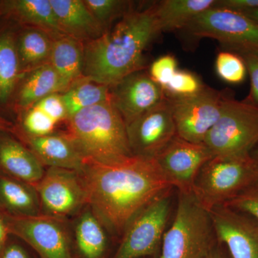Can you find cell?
Here are the masks:
<instances>
[{"instance_id": "obj_1", "label": "cell", "mask_w": 258, "mask_h": 258, "mask_svg": "<svg viewBox=\"0 0 258 258\" xmlns=\"http://www.w3.org/2000/svg\"><path fill=\"white\" fill-rule=\"evenodd\" d=\"M86 205L120 233L140 210L173 187L156 159L132 156L111 164L85 161L79 171Z\"/></svg>"}, {"instance_id": "obj_2", "label": "cell", "mask_w": 258, "mask_h": 258, "mask_svg": "<svg viewBox=\"0 0 258 258\" xmlns=\"http://www.w3.org/2000/svg\"><path fill=\"white\" fill-rule=\"evenodd\" d=\"M161 33L154 5L132 10L114 28L84 45L83 76L98 83L113 86L144 69V53Z\"/></svg>"}, {"instance_id": "obj_3", "label": "cell", "mask_w": 258, "mask_h": 258, "mask_svg": "<svg viewBox=\"0 0 258 258\" xmlns=\"http://www.w3.org/2000/svg\"><path fill=\"white\" fill-rule=\"evenodd\" d=\"M67 135L85 161L111 164L132 157L126 125L110 101L70 117Z\"/></svg>"}, {"instance_id": "obj_4", "label": "cell", "mask_w": 258, "mask_h": 258, "mask_svg": "<svg viewBox=\"0 0 258 258\" xmlns=\"http://www.w3.org/2000/svg\"><path fill=\"white\" fill-rule=\"evenodd\" d=\"M258 181V163L251 158L214 156L199 172L192 194L210 212Z\"/></svg>"}, {"instance_id": "obj_5", "label": "cell", "mask_w": 258, "mask_h": 258, "mask_svg": "<svg viewBox=\"0 0 258 258\" xmlns=\"http://www.w3.org/2000/svg\"><path fill=\"white\" fill-rule=\"evenodd\" d=\"M210 212L192 193H180L174 222L163 237L157 258H205L215 244Z\"/></svg>"}, {"instance_id": "obj_6", "label": "cell", "mask_w": 258, "mask_h": 258, "mask_svg": "<svg viewBox=\"0 0 258 258\" xmlns=\"http://www.w3.org/2000/svg\"><path fill=\"white\" fill-rule=\"evenodd\" d=\"M258 143V107L226 97L220 119L204 144L214 156L245 157Z\"/></svg>"}, {"instance_id": "obj_7", "label": "cell", "mask_w": 258, "mask_h": 258, "mask_svg": "<svg viewBox=\"0 0 258 258\" xmlns=\"http://www.w3.org/2000/svg\"><path fill=\"white\" fill-rule=\"evenodd\" d=\"M184 30L196 37L215 39L232 52L258 51V23L241 13L213 7L194 18Z\"/></svg>"}, {"instance_id": "obj_8", "label": "cell", "mask_w": 258, "mask_h": 258, "mask_svg": "<svg viewBox=\"0 0 258 258\" xmlns=\"http://www.w3.org/2000/svg\"><path fill=\"white\" fill-rule=\"evenodd\" d=\"M169 193L148 204L129 222L113 258H144L159 253L169 219Z\"/></svg>"}, {"instance_id": "obj_9", "label": "cell", "mask_w": 258, "mask_h": 258, "mask_svg": "<svg viewBox=\"0 0 258 258\" xmlns=\"http://www.w3.org/2000/svg\"><path fill=\"white\" fill-rule=\"evenodd\" d=\"M168 98L176 135L192 143L203 144L221 116L226 96L205 86L194 96Z\"/></svg>"}, {"instance_id": "obj_10", "label": "cell", "mask_w": 258, "mask_h": 258, "mask_svg": "<svg viewBox=\"0 0 258 258\" xmlns=\"http://www.w3.org/2000/svg\"><path fill=\"white\" fill-rule=\"evenodd\" d=\"M8 232L18 236L41 258H73L69 237L61 219L37 216H9L4 220Z\"/></svg>"}, {"instance_id": "obj_11", "label": "cell", "mask_w": 258, "mask_h": 258, "mask_svg": "<svg viewBox=\"0 0 258 258\" xmlns=\"http://www.w3.org/2000/svg\"><path fill=\"white\" fill-rule=\"evenodd\" d=\"M134 156L155 159L176 136L170 101L167 96L157 106L127 125Z\"/></svg>"}, {"instance_id": "obj_12", "label": "cell", "mask_w": 258, "mask_h": 258, "mask_svg": "<svg viewBox=\"0 0 258 258\" xmlns=\"http://www.w3.org/2000/svg\"><path fill=\"white\" fill-rule=\"evenodd\" d=\"M213 157L205 144L192 143L176 135L155 159L173 187L190 194L199 172Z\"/></svg>"}, {"instance_id": "obj_13", "label": "cell", "mask_w": 258, "mask_h": 258, "mask_svg": "<svg viewBox=\"0 0 258 258\" xmlns=\"http://www.w3.org/2000/svg\"><path fill=\"white\" fill-rule=\"evenodd\" d=\"M35 188L48 216L62 219L86 205V191L78 171L50 167Z\"/></svg>"}, {"instance_id": "obj_14", "label": "cell", "mask_w": 258, "mask_h": 258, "mask_svg": "<svg viewBox=\"0 0 258 258\" xmlns=\"http://www.w3.org/2000/svg\"><path fill=\"white\" fill-rule=\"evenodd\" d=\"M210 212L212 227L230 258H258V223L252 217L222 205Z\"/></svg>"}, {"instance_id": "obj_15", "label": "cell", "mask_w": 258, "mask_h": 258, "mask_svg": "<svg viewBox=\"0 0 258 258\" xmlns=\"http://www.w3.org/2000/svg\"><path fill=\"white\" fill-rule=\"evenodd\" d=\"M111 101L125 125L132 123L166 98L163 88L142 71L111 86Z\"/></svg>"}, {"instance_id": "obj_16", "label": "cell", "mask_w": 258, "mask_h": 258, "mask_svg": "<svg viewBox=\"0 0 258 258\" xmlns=\"http://www.w3.org/2000/svg\"><path fill=\"white\" fill-rule=\"evenodd\" d=\"M29 149L42 165L78 171L84 160L67 134L34 137L25 134Z\"/></svg>"}, {"instance_id": "obj_17", "label": "cell", "mask_w": 258, "mask_h": 258, "mask_svg": "<svg viewBox=\"0 0 258 258\" xmlns=\"http://www.w3.org/2000/svg\"><path fill=\"white\" fill-rule=\"evenodd\" d=\"M50 3L64 35L84 44L106 32L88 9L84 0H50Z\"/></svg>"}, {"instance_id": "obj_18", "label": "cell", "mask_w": 258, "mask_h": 258, "mask_svg": "<svg viewBox=\"0 0 258 258\" xmlns=\"http://www.w3.org/2000/svg\"><path fill=\"white\" fill-rule=\"evenodd\" d=\"M0 167L14 179L34 187L45 172L30 149L9 137H0Z\"/></svg>"}, {"instance_id": "obj_19", "label": "cell", "mask_w": 258, "mask_h": 258, "mask_svg": "<svg viewBox=\"0 0 258 258\" xmlns=\"http://www.w3.org/2000/svg\"><path fill=\"white\" fill-rule=\"evenodd\" d=\"M50 64L60 76L67 91L73 84L84 78L83 42L66 35L52 39Z\"/></svg>"}, {"instance_id": "obj_20", "label": "cell", "mask_w": 258, "mask_h": 258, "mask_svg": "<svg viewBox=\"0 0 258 258\" xmlns=\"http://www.w3.org/2000/svg\"><path fill=\"white\" fill-rule=\"evenodd\" d=\"M216 0H164L154 5L161 32L184 29L195 17L213 8Z\"/></svg>"}, {"instance_id": "obj_21", "label": "cell", "mask_w": 258, "mask_h": 258, "mask_svg": "<svg viewBox=\"0 0 258 258\" xmlns=\"http://www.w3.org/2000/svg\"><path fill=\"white\" fill-rule=\"evenodd\" d=\"M66 91L60 76L50 63L44 64L28 73L18 94L20 108H31L37 102L52 93Z\"/></svg>"}, {"instance_id": "obj_22", "label": "cell", "mask_w": 258, "mask_h": 258, "mask_svg": "<svg viewBox=\"0 0 258 258\" xmlns=\"http://www.w3.org/2000/svg\"><path fill=\"white\" fill-rule=\"evenodd\" d=\"M20 72L30 73L50 63L52 39L39 29H27L16 41Z\"/></svg>"}, {"instance_id": "obj_23", "label": "cell", "mask_w": 258, "mask_h": 258, "mask_svg": "<svg viewBox=\"0 0 258 258\" xmlns=\"http://www.w3.org/2000/svg\"><path fill=\"white\" fill-rule=\"evenodd\" d=\"M0 200L15 216L40 215V202L35 188L14 178H0Z\"/></svg>"}, {"instance_id": "obj_24", "label": "cell", "mask_w": 258, "mask_h": 258, "mask_svg": "<svg viewBox=\"0 0 258 258\" xmlns=\"http://www.w3.org/2000/svg\"><path fill=\"white\" fill-rule=\"evenodd\" d=\"M10 6L22 22L46 32L51 38L64 35L50 0H16L11 2Z\"/></svg>"}, {"instance_id": "obj_25", "label": "cell", "mask_w": 258, "mask_h": 258, "mask_svg": "<svg viewBox=\"0 0 258 258\" xmlns=\"http://www.w3.org/2000/svg\"><path fill=\"white\" fill-rule=\"evenodd\" d=\"M111 86L83 78L61 93L69 118L78 112L111 100Z\"/></svg>"}, {"instance_id": "obj_26", "label": "cell", "mask_w": 258, "mask_h": 258, "mask_svg": "<svg viewBox=\"0 0 258 258\" xmlns=\"http://www.w3.org/2000/svg\"><path fill=\"white\" fill-rule=\"evenodd\" d=\"M91 210L83 213L76 224V244L85 258H101L106 252V235L103 223Z\"/></svg>"}, {"instance_id": "obj_27", "label": "cell", "mask_w": 258, "mask_h": 258, "mask_svg": "<svg viewBox=\"0 0 258 258\" xmlns=\"http://www.w3.org/2000/svg\"><path fill=\"white\" fill-rule=\"evenodd\" d=\"M21 76L16 41L10 32L0 36V103L9 100Z\"/></svg>"}, {"instance_id": "obj_28", "label": "cell", "mask_w": 258, "mask_h": 258, "mask_svg": "<svg viewBox=\"0 0 258 258\" xmlns=\"http://www.w3.org/2000/svg\"><path fill=\"white\" fill-rule=\"evenodd\" d=\"M84 3L106 32L113 20L123 18L132 10L131 2L123 0H84Z\"/></svg>"}, {"instance_id": "obj_29", "label": "cell", "mask_w": 258, "mask_h": 258, "mask_svg": "<svg viewBox=\"0 0 258 258\" xmlns=\"http://www.w3.org/2000/svg\"><path fill=\"white\" fill-rule=\"evenodd\" d=\"M215 70L220 79L234 85L244 82L247 73L242 57L230 50L221 51L217 54Z\"/></svg>"}, {"instance_id": "obj_30", "label": "cell", "mask_w": 258, "mask_h": 258, "mask_svg": "<svg viewBox=\"0 0 258 258\" xmlns=\"http://www.w3.org/2000/svg\"><path fill=\"white\" fill-rule=\"evenodd\" d=\"M205 86L194 73L178 70L166 86L164 92L168 97H188L200 92Z\"/></svg>"}, {"instance_id": "obj_31", "label": "cell", "mask_w": 258, "mask_h": 258, "mask_svg": "<svg viewBox=\"0 0 258 258\" xmlns=\"http://www.w3.org/2000/svg\"><path fill=\"white\" fill-rule=\"evenodd\" d=\"M57 123L48 115L32 106L28 109L23 118V127L27 134L34 137H42L52 134Z\"/></svg>"}, {"instance_id": "obj_32", "label": "cell", "mask_w": 258, "mask_h": 258, "mask_svg": "<svg viewBox=\"0 0 258 258\" xmlns=\"http://www.w3.org/2000/svg\"><path fill=\"white\" fill-rule=\"evenodd\" d=\"M225 206L248 215L258 223V181L232 199Z\"/></svg>"}, {"instance_id": "obj_33", "label": "cell", "mask_w": 258, "mask_h": 258, "mask_svg": "<svg viewBox=\"0 0 258 258\" xmlns=\"http://www.w3.org/2000/svg\"><path fill=\"white\" fill-rule=\"evenodd\" d=\"M177 67V60L174 55H162L151 64L149 75L151 79L164 91L178 71Z\"/></svg>"}, {"instance_id": "obj_34", "label": "cell", "mask_w": 258, "mask_h": 258, "mask_svg": "<svg viewBox=\"0 0 258 258\" xmlns=\"http://www.w3.org/2000/svg\"><path fill=\"white\" fill-rule=\"evenodd\" d=\"M236 53L243 59L250 79V91L244 101L258 107V51L242 50Z\"/></svg>"}, {"instance_id": "obj_35", "label": "cell", "mask_w": 258, "mask_h": 258, "mask_svg": "<svg viewBox=\"0 0 258 258\" xmlns=\"http://www.w3.org/2000/svg\"><path fill=\"white\" fill-rule=\"evenodd\" d=\"M54 120L56 123L69 119L67 109L61 93H56L42 98L34 105Z\"/></svg>"}, {"instance_id": "obj_36", "label": "cell", "mask_w": 258, "mask_h": 258, "mask_svg": "<svg viewBox=\"0 0 258 258\" xmlns=\"http://www.w3.org/2000/svg\"><path fill=\"white\" fill-rule=\"evenodd\" d=\"M214 8L245 14L258 9V0H216Z\"/></svg>"}, {"instance_id": "obj_37", "label": "cell", "mask_w": 258, "mask_h": 258, "mask_svg": "<svg viewBox=\"0 0 258 258\" xmlns=\"http://www.w3.org/2000/svg\"><path fill=\"white\" fill-rule=\"evenodd\" d=\"M0 258H29L25 249L16 244H11L3 249Z\"/></svg>"}, {"instance_id": "obj_38", "label": "cell", "mask_w": 258, "mask_h": 258, "mask_svg": "<svg viewBox=\"0 0 258 258\" xmlns=\"http://www.w3.org/2000/svg\"><path fill=\"white\" fill-rule=\"evenodd\" d=\"M9 233L7 227L4 219L0 215V255L5 248V241H6L7 235Z\"/></svg>"}, {"instance_id": "obj_39", "label": "cell", "mask_w": 258, "mask_h": 258, "mask_svg": "<svg viewBox=\"0 0 258 258\" xmlns=\"http://www.w3.org/2000/svg\"><path fill=\"white\" fill-rule=\"evenodd\" d=\"M205 258H230L227 252H225L222 248L214 246L213 248L210 250L208 255Z\"/></svg>"}, {"instance_id": "obj_40", "label": "cell", "mask_w": 258, "mask_h": 258, "mask_svg": "<svg viewBox=\"0 0 258 258\" xmlns=\"http://www.w3.org/2000/svg\"><path fill=\"white\" fill-rule=\"evenodd\" d=\"M248 17L249 18L252 19L254 22L258 23V9L254 10L253 11L249 12V13L242 14Z\"/></svg>"}, {"instance_id": "obj_41", "label": "cell", "mask_w": 258, "mask_h": 258, "mask_svg": "<svg viewBox=\"0 0 258 258\" xmlns=\"http://www.w3.org/2000/svg\"><path fill=\"white\" fill-rule=\"evenodd\" d=\"M250 157L252 159H254L256 162L258 163V143L256 144L255 147L251 151Z\"/></svg>"}]
</instances>
